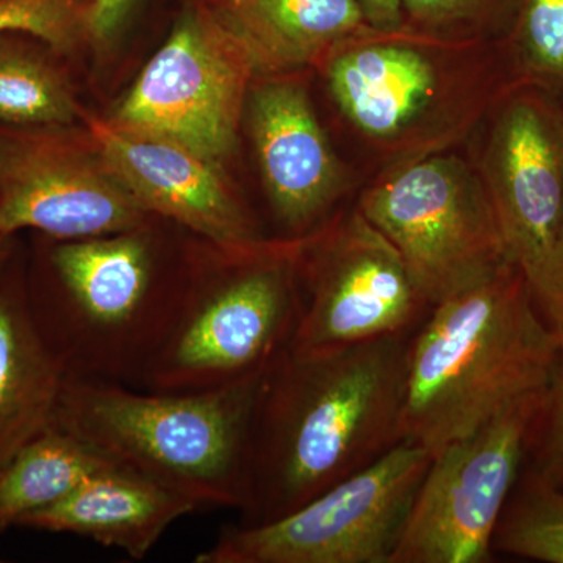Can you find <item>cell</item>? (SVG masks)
Returning <instances> with one entry per match:
<instances>
[{
	"label": "cell",
	"mask_w": 563,
	"mask_h": 563,
	"mask_svg": "<svg viewBox=\"0 0 563 563\" xmlns=\"http://www.w3.org/2000/svg\"><path fill=\"white\" fill-rule=\"evenodd\" d=\"M136 0H92L88 31L96 43H110L131 16Z\"/></svg>",
	"instance_id": "cell-27"
},
{
	"label": "cell",
	"mask_w": 563,
	"mask_h": 563,
	"mask_svg": "<svg viewBox=\"0 0 563 563\" xmlns=\"http://www.w3.org/2000/svg\"><path fill=\"white\" fill-rule=\"evenodd\" d=\"M298 272L302 314L291 347L412 331L431 310L399 251L355 206L298 239Z\"/></svg>",
	"instance_id": "cell-10"
},
{
	"label": "cell",
	"mask_w": 563,
	"mask_h": 563,
	"mask_svg": "<svg viewBox=\"0 0 563 563\" xmlns=\"http://www.w3.org/2000/svg\"><path fill=\"white\" fill-rule=\"evenodd\" d=\"M207 246L213 272L188 279L143 390L201 391L242 383L268 373L291 347L302 314L298 239Z\"/></svg>",
	"instance_id": "cell-6"
},
{
	"label": "cell",
	"mask_w": 563,
	"mask_h": 563,
	"mask_svg": "<svg viewBox=\"0 0 563 563\" xmlns=\"http://www.w3.org/2000/svg\"><path fill=\"white\" fill-rule=\"evenodd\" d=\"M198 509V504L185 496L110 466L60 501L25 517L20 528L76 533L140 561L169 526Z\"/></svg>",
	"instance_id": "cell-16"
},
{
	"label": "cell",
	"mask_w": 563,
	"mask_h": 563,
	"mask_svg": "<svg viewBox=\"0 0 563 563\" xmlns=\"http://www.w3.org/2000/svg\"><path fill=\"white\" fill-rule=\"evenodd\" d=\"M515 88H537L563 101V0H521L501 41Z\"/></svg>",
	"instance_id": "cell-21"
},
{
	"label": "cell",
	"mask_w": 563,
	"mask_h": 563,
	"mask_svg": "<svg viewBox=\"0 0 563 563\" xmlns=\"http://www.w3.org/2000/svg\"><path fill=\"white\" fill-rule=\"evenodd\" d=\"M79 114L68 81L38 51L0 38V122L60 128Z\"/></svg>",
	"instance_id": "cell-20"
},
{
	"label": "cell",
	"mask_w": 563,
	"mask_h": 563,
	"mask_svg": "<svg viewBox=\"0 0 563 563\" xmlns=\"http://www.w3.org/2000/svg\"><path fill=\"white\" fill-rule=\"evenodd\" d=\"M504 507L493 550L547 563H563V492L526 473Z\"/></svg>",
	"instance_id": "cell-22"
},
{
	"label": "cell",
	"mask_w": 563,
	"mask_h": 563,
	"mask_svg": "<svg viewBox=\"0 0 563 563\" xmlns=\"http://www.w3.org/2000/svg\"><path fill=\"white\" fill-rule=\"evenodd\" d=\"M531 290L537 307L561 340L563 347V225Z\"/></svg>",
	"instance_id": "cell-26"
},
{
	"label": "cell",
	"mask_w": 563,
	"mask_h": 563,
	"mask_svg": "<svg viewBox=\"0 0 563 563\" xmlns=\"http://www.w3.org/2000/svg\"><path fill=\"white\" fill-rule=\"evenodd\" d=\"M232 2H233V7H239L240 3L243 2V0H232Z\"/></svg>",
	"instance_id": "cell-30"
},
{
	"label": "cell",
	"mask_w": 563,
	"mask_h": 563,
	"mask_svg": "<svg viewBox=\"0 0 563 563\" xmlns=\"http://www.w3.org/2000/svg\"><path fill=\"white\" fill-rule=\"evenodd\" d=\"M526 457L528 473L563 492V354L533 413Z\"/></svg>",
	"instance_id": "cell-25"
},
{
	"label": "cell",
	"mask_w": 563,
	"mask_h": 563,
	"mask_svg": "<svg viewBox=\"0 0 563 563\" xmlns=\"http://www.w3.org/2000/svg\"><path fill=\"white\" fill-rule=\"evenodd\" d=\"M154 218L113 235L46 236L40 276L25 282V295L66 376L140 388L168 339L188 279L163 274Z\"/></svg>",
	"instance_id": "cell-4"
},
{
	"label": "cell",
	"mask_w": 563,
	"mask_h": 563,
	"mask_svg": "<svg viewBox=\"0 0 563 563\" xmlns=\"http://www.w3.org/2000/svg\"><path fill=\"white\" fill-rule=\"evenodd\" d=\"M254 76L225 16L187 13L109 121L173 141L222 169L235 152Z\"/></svg>",
	"instance_id": "cell-9"
},
{
	"label": "cell",
	"mask_w": 563,
	"mask_h": 563,
	"mask_svg": "<svg viewBox=\"0 0 563 563\" xmlns=\"http://www.w3.org/2000/svg\"><path fill=\"white\" fill-rule=\"evenodd\" d=\"M265 376L201 391L66 376L52 424L199 509L243 510L252 417Z\"/></svg>",
	"instance_id": "cell-5"
},
{
	"label": "cell",
	"mask_w": 563,
	"mask_h": 563,
	"mask_svg": "<svg viewBox=\"0 0 563 563\" xmlns=\"http://www.w3.org/2000/svg\"><path fill=\"white\" fill-rule=\"evenodd\" d=\"M351 150L383 174L457 150L512 91L499 41L368 24L320 63Z\"/></svg>",
	"instance_id": "cell-2"
},
{
	"label": "cell",
	"mask_w": 563,
	"mask_h": 563,
	"mask_svg": "<svg viewBox=\"0 0 563 563\" xmlns=\"http://www.w3.org/2000/svg\"><path fill=\"white\" fill-rule=\"evenodd\" d=\"M14 255V235L0 232V284L5 279L11 268Z\"/></svg>",
	"instance_id": "cell-29"
},
{
	"label": "cell",
	"mask_w": 563,
	"mask_h": 563,
	"mask_svg": "<svg viewBox=\"0 0 563 563\" xmlns=\"http://www.w3.org/2000/svg\"><path fill=\"white\" fill-rule=\"evenodd\" d=\"M66 373L29 312L25 280L0 284V468L51 428Z\"/></svg>",
	"instance_id": "cell-17"
},
{
	"label": "cell",
	"mask_w": 563,
	"mask_h": 563,
	"mask_svg": "<svg viewBox=\"0 0 563 563\" xmlns=\"http://www.w3.org/2000/svg\"><path fill=\"white\" fill-rule=\"evenodd\" d=\"M88 14L80 0H0V38L27 33L52 51L70 52L90 35Z\"/></svg>",
	"instance_id": "cell-24"
},
{
	"label": "cell",
	"mask_w": 563,
	"mask_h": 563,
	"mask_svg": "<svg viewBox=\"0 0 563 563\" xmlns=\"http://www.w3.org/2000/svg\"><path fill=\"white\" fill-rule=\"evenodd\" d=\"M563 347L509 262L431 307L407 354L401 440L435 455L543 391Z\"/></svg>",
	"instance_id": "cell-3"
},
{
	"label": "cell",
	"mask_w": 563,
	"mask_h": 563,
	"mask_svg": "<svg viewBox=\"0 0 563 563\" xmlns=\"http://www.w3.org/2000/svg\"><path fill=\"white\" fill-rule=\"evenodd\" d=\"M476 132L474 165L510 261L532 287L563 225V101L537 88H515Z\"/></svg>",
	"instance_id": "cell-12"
},
{
	"label": "cell",
	"mask_w": 563,
	"mask_h": 563,
	"mask_svg": "<svg viewBox=\"0 0 563 563\" xmlns=\"http://www.w3.org/2000/svg\"><path fill=\"white\" fill-rule=\"evenodd\" d=\"M363 20L376 31H396L404 24L402 0H358Z\"/></svg>",
	"instance_id": "cell-28"
},
{
	"label": "cell",
	"mask_w": 563,
	"mask_h": 563,
	"mask_svg": "<svg viewBox=\"0 0 563 563\" xmlns=\"http://www.w3.org/2000/svg\"><path fill=\"white\" fill-rule=\"evenodd\" d=\"M90 129L102 161L147 213L220 246L263 240L222 169L180 144L110 121H91Z\"/></svg>",
	"instance_id": "cell-15"
},
{
	"label": "cell",
	"mask_w": 563,
	"mask_h": 563,
	"mask_svg": "<svg viewBox=\"0 0 563 563\" xmlns=\"http://www.w3.org/2000/svg\"><path fill=\"white\" fill-rule=\"evenodd\" d=\"M152 217L101 155L85 157L46 135L0 144V232L7 235L92 239L132 231Z\"/></svg>",
	"instance_id": "cell-13"
},
{
	"label": "cell",
	"mask_w": 563,
	"mask_h": 563,
	"mask_svg": "<svg viewBox=\"0 0 563 563\" xmlns=\"http://www.w3.org/2000/svg\"><path fill=\"white\" fill-rule=\"evenodd\" d=\"M255 76H288L318 66L366 25L358 0H243L225 16Z\"/></svg>",
	"instance_id": "cell-18"
},
{
	"label": "cell",
	"mask_w": 563,
	"mask_h": 563,
	"mask_svg": "<svg viewBox=\"0 0 563 563\" xmlns=\"http://www.w3.org/2000/svg\"><path fill=\"white\" fill-rule=\"evenodd\" d=\"M521 0H402L404 27L444 40L501 41Z\"/></svg>",
	"instance_id": "cell-23"
},
{
	"label": "cell",
	"mask_w": 563,
	"mask_h": 563,
	"mask_svg": "<svg viewBox=\"0 0 563 563\" xmlns=\"http://www.w3.org/2000/svg\"><path fill=\"white\" fill-rule=\"evenodd\" d=\"M432 455L401 442L299 509L222 529L195 563H390Z\"/></svg>",
	"instance_id": "cell-8"
},
{
	"label": "cell",
	"mask_w": 563,
	"mask_h": 563,
	"mask_svg": "<svg viewBox=\"0 0 563 563\" xmlns=\"http://www.w3.org/2000/svg\"><path fill=\"white\" fill-rule=\"evenodd\" d=\"M355 207L431 307L512 262L479 169L455 151L377 174Z\"/></svg>",
	"instance_id": "cell-7"
},
{
	"label": "cell",
	"mask_w": 563,
	"mask_h": 563,
	"mask_svg": "<svg viewBox=\"0 0 563 563\" xmlns=\"http://www.w3.org/2000/svg\"><path fill=\"white\" fill-rule=\"evenodd\" d=\"M110 466L77 437L52 424L0 468V533Z\"/></svg>",
	"instance_id": "cell-19"
},
{
	"label": "cell",
	"mask_w": 563,
	"mask_h": 563,
	"mask_svg": "<svg viewBox=\"0 0 563 563\" xmlns=\"http://www.w3.org/2000/svg\"><path fill=\"white\" fill-rule=\"evenodd\" d=\"M542 393L432 457L390 563H483L526 459Z\"/></svg>",
	"instance_id": "cell-11"
},
{
	"label": "cell",
	"mask_w": 563,
	"mask_h": 563,
	"mask_svg": "<svg viewBox=\"0 0 563 563\" xmlns=\"http://www.w3.org/2000/svg\"><path fill=\"white\" fill-rule=\"evenodd\" d=\"M265 77L250 88L244 113L274 214L291 239H302L331 217L351 176L307 88Z\"/></svg>",
	"instance_id": "cell-14"
},
{
	"label": "cell",
	"mask_w": 563,
	"mask_h": 563,
	"mask_svg": "<svg viewBox=\"0 0 563 563\" xmlns=\"http://www.w3.org/2000/svg\"><path fill=\"white\" fill-rule=\"evenodd\" d=\"M415 329L282 355L263 379L252 417L240 523L290 514L402 442Z\"/></svg>",
	"instance_id": "cell-1"
}]
</instances>
